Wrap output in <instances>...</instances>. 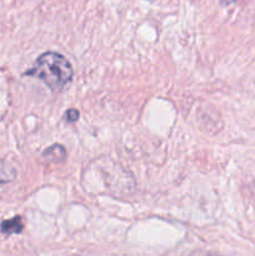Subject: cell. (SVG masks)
Returning a JSON list of instances; mask_svg holds the SVG:
<instances>
[{"mask_svg": "<svg viewBox=\"0 0 255 256\" xmlns=\"http://www.w3.org/2000/svg\"><path fill=\"white\" fill-rule=\"evenodd\" d=\"M26 75L38 78L52 90L59 92L72 80V68L64 55L56 52H46L38 58Z\"/></svg>", "mask_w": 255, "mask_h": 256, "instance_id": "1", "label": "cell"}, {"mask_svg": "<svg viewBox=\"0 0 255 256\" xmlns=\"http://www.w3.org/2000/svg\"><path fill=\"white\" fill-rule=\"evenodd\" d=\"M16 172L14 168L0 158V184H8L15 180Z\"/></svg>", "mask_w": 255, "mask_h": 256, "instance_id": "3", "label": "cell"}, {"mask_svg": "<svg viewBox=\"0 0 255 256\" xmlns=\"http://www.w3.org/2000/svg\"><path fill=\"white\" fill-rule=\"evenodd\" d=\"M238 0H220V4L222 5H232L234 4V2H236Z\"/></svg>", "mask_w": 255, "mask_h": 256, "instance_id": "6", "label": "cell"}, {"mask_svg": "<svg viewBox=\"0 0 255 256\" xmlns=\"http://www.w3.org/2000/svg\"><path fill=\"white\" fill-rule=\"evenodd\" d=\"M22 230V222L19 216L2 222V232L4 234H19Z\"/></svg>", "mask_w": 255, "mask_h": 256, "instance_id": "4", "label": "cell"}, {"mask_svg": "<svg viewBox=\"0 0 255 256\" xmlns=\"http://www.w3.org/2000/svg\"><path fill=\"white\" fill-rule=\"evenodd\" d=\"M65 115H66V120L69 122H75L79 119V112L76 109H69Z\"/></svg>", "mask_w": 255, "mask_h": 256, "instance_id": "5", "label": "cell"}, {"mask_svg": "<svg viewBox=\"0 0 255 256\" xmlns=\"http://www.w3.org/2000/svg\"><path fill=\"white\" fill-rule=\"evenodd\" d=\"M42 156L45 159L50 160V162H64L65 158H66V152H65V149L62 145H52V146H50L49 149H46L42 152Z\"/></svg>", "mask_w": 255, "mask_h": 256, "instance_id": "2", "label": "cell"}]
</instances>
